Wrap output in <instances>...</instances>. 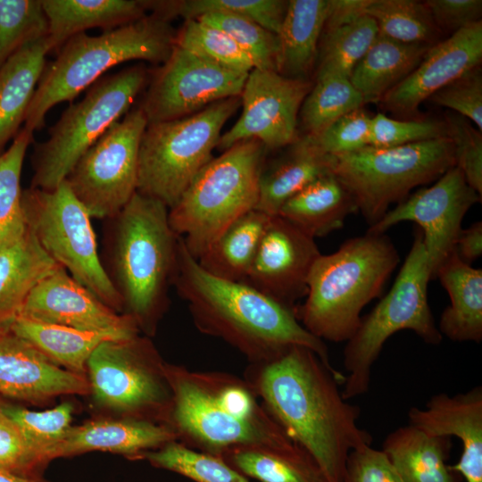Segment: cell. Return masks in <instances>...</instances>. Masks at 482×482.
I'll return each instance as SVG.
<instances>
[{"label": "cell", "instance_id": "1", "mask_svg": "<svg viewBox=\"0 0 482 482\" xmlns=\"http://www.w3.org/2000/svg\"><path fill=\"white\" fill-rule=\"evenodd\" d=\"M244 378L328 482H342L352 450L371 445L370 434L357 424L359 407L339 390L345 377L311 349L294 345L270 361L250 363Z\"/></svg>", "mask_w": 482, "mask_h": 482}, {"label": "cell", "instance_id": "2", "mask_svg": "<svg viewBox=\"0 0 482 482\" xmlns=\"http://www.w3.org/2000/svg\"><path fill=\"white\" fill-rule=\"evenodd\" d=\"M172 287L187 303L195 328L226 342L249 363L270 361L291 346L301 345L335 370L324 341L302 326L294 309L245 282L207 272L180 237Z\"/></svg>", "mask_w": 482, "mask_h": 482}, {"label": "cell", "instance_id": "3", "mask_svg": "<svg viewBox=\"0 0 482 482\" xmlns=\"http://www.w3.org/2000/svg\"><path fill=\"white\" fill-rule=\"evenodd\" d=\"M172 403L168 420L177 441L220 457L232 448L295 451V443L245 378L165 362ZM303 448V447H302Z\"/></svg>", "mask_w": 482, "mask_h": 482}, {"label": "cell", "instance_id": "4", "mask_svg": "<svg viewBox=\"0 0 482 482\" xmlns=\"http://www.w3.org/2000/svg\"><path fill=\"white\" fill-rule=\"evenodd\" d=\"M100 254L123 313L140 333L154 336L170 305L179 237L169 222V208L136 192L114 216L104 220Z\"/></svg>", "mask_w": 482, "mask_h": 482}, {"label": "cell", "instance_id": "5", "mask_svg": "<svg viewBox=\"0 0 482 482\" xmlns=\"http://www.w3.org/2000/svg\"><path fill=\"white\" fill-rule=\"evenodd\" d=\"M398 262L384 234L366 233L320 254L308 276L305 301L295 308L297 320L322 341L347 342L361 324L362 309L381 294Z\"/></svg>", "mask_w": 482, "mask_h": 482}, {"label": "cell", "instance_id": "6", "mask_svg": "<svg viewBox=\"0 0 482 482\" xmlns=\"http://www.w3.org/2000/svg\"><path fill=\"white\" fill-rule=\"evenodd\" d=\"M176 33L170 21L151 12L98 36L86 32L73 36L54 61L46 63L23 128L32 133L41 129L52 107L71 103L115 65L133 60L163 63L175 45Z\"/></svg>", "mask_w": 482, "mask_h": 482}, {"label": "cell", "instance_id": "7", "mask_svg": "<svg viewBox=\"0 0 482 482\" xmlns=\"http://www.w3.org/2000/svg\"><path fill=\"white\" fill-rule=\"evenodd\" d=\"M267 153L254 138L233 145L213 157L169 209L171 229L196 260L232 222L255 209Z\"/></svg>", "mask_w": 482, "mask_h": 482}, {"label": "cell", "instance_id": "8", "mask_svg": "<svg viewBox=\"0 0 482 482\" xmlns=\"http://www.w3.org/2000/svg\"><path fill=\"white\" fill-rule=\"evenodd\" d=\"M430 279L423 236L418 229L391 289L362 318L358 329L346 342L343 362L348 375L341 391L345 400L368 391L372 365L386 341L395 333L409 329L427 344L438 345L442 341L428 301Z\"/></svg>", "mask_w": 482, "mask_h": 482}, {"label": "cell", "instance_id": "9", "mask_svg": "<svg viewBox=\"0 0 482 482\" xmlns=\"http://www.w3.org/2000/svg\"><path fill=\"white\" fill-rule=\"evenodd\" d=\"M150 71L137 63L99 79L84 98L71 104L31 156L32 188L52 190L66 179L83 154L131 108L147 86Z\"/></svg>", "mask_w": 482, "mask_h": 482}, {"label": "cell", "instance_id": "10", "mask_svg": "<svg viewBox=\"0 0 482 482\" xmlns=\"http://www.w3.org/2000/svg\"><path fill=\"white\" fill-rule=\"evenodd\" d=\"M240 106V96H235L184 118L147 124L139 145L137 192L174 206L213 158L224 124Z\"/></svg>", "mask_w": 482, "mask_h": 482}, {"label": "cell", "instance_id": "11", "mask_svg": "<svg viewBox=\"0 0 482 482\" xmlns=\"http://www.w3.org/2000/svg\"><path fill=\"white\" fill-rule=\"evenodd\" d=\"M455 165L445 137L395 147L367 145L334 156L332 172L353 197L370 226L411 189L439 179Z\"/></svg>", "mask_w": 482, "mask_h": 482}, {"label": "cell", "instance_id": "12", "mask_svg": "<svg viewBox=\"0 0 482 482\" xmlns=\"http://www.w3.org/2000/svg\"><path fill=\"white\" fill-rule=\"evenodd\" d=\"M165 362L145 335L102 343L87 362L95 405L112 417L167 425L172 395Z\"/></svg>", "mask_w": 482, "mask_h": 482}, {"label": "cell", "instance_id": "13", "mask_svg": "<svg viewBox=\"0 0 482 482\" xmlns=\"http://www.w3.org/2000/svg\"><path fill=\"white\" fill-rule=\"evenodd\" d=\"M27 227L78 282L119 313L121 300L103 267L91 216L64 180L52 190H22Z\"/></svg>", "mask_w": 482, "mask_h": 482}, {"label": "cell", "instance_id": "14", "mask_svg": "<svg viewBox=\"0 0 482 482\" xmlns=\"http://www.w3.org/2000/svg\"><path fill=\"white\" fill-rule=\"evenodd\" d=\"M146 118L131 108L78 160L64 179L91 218L117 214L137 189L138 152Z\"/></svg>", "mask_w": 482, "mask_h": 482}, {"label": "cell", "instance_id": "15", "mask_svg": "<svg viewBox=\"0 0 482 482\" xmlns=\"http://www.w3.org/2000/svg\"><path fill=\"white\" fill-rule=\"evenodd\" d=\"M247 76L174 45L168 59L150 72L138 106L147 124L184 118L215 102L240 96Z\"/></svg>", "mask_w": 482, "mask_h": 482}, {"label": "cell", "instance_id": "16", "mask_svg": "<svg viewBox=\"0 0 482 482\" xmlns=\"http://www.w3.org/2000/svg\"><path fill=\"white\" fill-rule=\"evenodd\" d=\"M480 199L481 195L470 187L461 170L454 165L433 185L419 189L387 211L367 233L383 235L399 222L416 223L421 229L433 279L454 252L464 215Z\"/></svg>", "mask_w": 482, "mask_h": 482}, {"label": "cell", "instance_id": "17", "mask_svg": "<svg viewBox=\"0 0 482 482\" xmlns=\"http://www.w3.org/2000/svg\"><path fill=\"white\" fill-rule=\"evenodd\" d=\"M312 87L310 80L253 68L240 95L241 115L221 134L217 148L223 152L250 138L262 142L267 151L290 145L299 137V112Z\"/></svg>", "mask_w": 482, "mask_h": 482}, {"label": "cell", "instance_id": "18", "mask_svg": "<svg viewBox=\"0 0 482 482\" xmlns=\"http://www.w3.org/2000/svg\"><path fill=\"white\" fill-rule=\"evenodd\" d=\"M314 239L283 217L271 215L243 282L295 311L321 254Z\"/></svg>", "mask_w": 482, "mask_h": 482}, {"label": "cell", "instance_id": "19", "mask_svg": "<svg viewBox=\"0 0 482 482\" xmlns=\"http://www.w3.org/2000/svg\"><path fill=\"white\" fill-rule=\"evenodd\" d=\"M19 317L87 331L140 334L130 316L106 305L62 266L34 287Z\"/></svg>", "mask_w": 482, "mask_h": 482}, {"label": "cell", "instance_id": "20", "mask_svg": "<svg viewBox=\"0 0 482 482\" xmlns=\"http://www.w3.org/2000/svg\"><path fill=\"white\" fill-rule=\"evenodd\" d=\"M482 61V21L431 46L420 64L380 101L396 115L413 116L422 102Z\"/></svg>", "mask_w": 482, "mask_h": 482}, {"label": "cell", "instance_id": "21", "mask_svg": "<svg viewBox=\"0 0 482 482\" xmlns=\"http://www.w3.org/2000/svg\"><path fill=\"white\" fill-rule=\"evenodd\" d=\"M0 395L38 404L89 395V384L87 376L60 367L7 328L0 330Z\"/></svg>", "mask_w": 482, "mask_h": 482}, {"label": "cell", "instance_id": "22", "mask_svg": "<svg viewBox=\"0 0 482 482\" xmlns=\"http://www.w3.org/2000/svg\"><path fill=\"white\" fill-rule=\"evenodd\" d=\"M409 424L428 434L456 436L462 452L458 462L449 465L466 482H482V387L477 386L465 393L433 395L420 409L408 412Z\"/></svg>", "mask_w": 482, "mask_h": 482}, {"label": "cell", "instance_id": "23", "mask_svg": "<svg viewBox=\"0 0 482 482\" xmlns=\"http://www.w3.org/2000/svg\"><path fill=\"white\" fill-rule=\"evenodd\" d=\"M177 441L167 425L136 419L102 417L71 426L46 454L48 462L89 452H107L137 461L147 451Z\"/></svg>", "mask_w": 482, "mask_h": 482}, {"label": "cell", "instance_id": "24", "mask_svg": "<svg viewBox=\"0 0 482 482\" xmlns=\"http://www.w3.org/2000/svg\"><path fill=\"white\" fill-rule=\"evenodd\" d=\"M334 156L316 138L299 137L286 152L262 168L255 209L277 215L283 204L315 179L332 172Z\"/></svg>", "mask_w": 482, "mask_h": 482}, {"label": "cell", "instance_id": "25", "mask_svg": "<svg viewBox=\"0 0 482 482\" xmlns=\"http://www.w3.org/2000/svg\"><path fill=\"white\" fill-rule=\"evenodd\" d=\"M48 21L50 52H58L73 36L88 29L104 31L137 21L148 11L147 0H42Z\"/></svg>", "mask_w": 482, "mask_h": 482}, {"label": "cell", "instance_id": "26", "mask_svg": "<svg viewBox=\"0 0 482 482\" xmlns=\"http://www.w3.org/2000/svg\"><path fill=\"white\" fill-rule=\"evenodd\" d=\"M60 266L28 227L0 247V330L9 328L34 287Z\"/></svg>", "mask_w": 482, "mask_h": 482}, {"label": "cell", "instance_id": "27", "mask_svg": "<svg viewBox=\"0 0 482 482\" xmlns=\"http://www.w3.org/2000/svg\"><path fill=\"white\" fill-rule=\"evenodd\" d=\"M451 303L441 314L438 330L455 342L482 340V270L463 262L455 251L437 270Z\"/></svg>", "mask_w": 482, "mask_h": 482}, {"label": "cell", "instance_id": "28", "mask_svg": "<svg viewBox=\"0 0 482 482\" xmlns=\"http://www.w3.org/2000/svg\"><path fill=\"white\" fill-rule=\"evenodd\" d=\"M328 0H289L278 33L277 72L309 80L317 62L327 17Z\"/></svg>", "mask_w": 482, "mask_h": 482}, {"label": "cell", "instance_id": "29", "mask_svg": "<svg viewBox=\"0 0 482 482\" xmlns=\"http://www.w3.org/2000/svg\"><path fill=\"white\" fill-rule=\"evenodd\" d=\"M46 37L24 46L0 69V155L24 123L46 63Z\"/></svg>", "mask_w": 482, "mask_h": 482}, {"label": "cell", "instance_id": "30", "mask_svg": "<svg viewBox=\"0 0 482 482\" xmlns=\"http://www.w3.org/2000/svg\"><path fill=\"white\" fill-rule=\"evenodd\" d=\"M353 212H358L353 197L331 172L290 197L278 215L315 238L342 228L346 217Z\"/></svg>", "mask_w": 482, "mask_h": 482}, {"label": "cell", "instance_id": "31", "mask_svg": "<svg viewBox=\"0 0 482 482\" xmlns=\"http://www.w3.org/2000/svg\"><path fill=\"white\" fill-rule=\"evenodd\" d=\"M451 437L428 434L412 425L391 432L382 450L403 482H458L446 461Z\"/></svg>", "mask_w": 482, "mask_h": 482}, {"label": "cell", "instance_id": "32", "mask_svg": "<svg viewBox=\"0 0 482 482\" xmlns=\"http://www.w3.org/2000/svg\"><path fill=\"white\" fill-rule=\"evenodd\" d=\"M431 46L401 43L378 33L349 81L361 94L364 104L380 103L414 71Z\"/></svg>", "mask_w": 482, "mask_h": 482}, {"label": "cell", "instance_id": "33", "mask_svg": "<svg viewBox=\"0 0 482 482\" xmlns=\"http://www.w3.org/2000/svg\"><path fill=\"white\" fill-rule=\"evenodd\" d=\"M60 367L87 376V362L102 343L137 335L123 331H87L18 317L9 327Z\"/></svg>", "mask_w": 482, "mask_h": 482}, {"label": "cell", "instance_id": "34", "mask_svg": "<svg viewBox=\"0 0 482 482\" xmlns=\"http://www.w3.org/2000/svg\"><path fill=\"white\" fill-rule=\"evenodd\" d=\"M271 215L253 209L232 222L197 259L209 273L243 282Z\"/></svg>", "mask_w": 482, "mask_h": 482}, {"label": "cell", "instance_id": "35", "mask_svg": "<svg viewBox=\"0 0 482 482\" xmlns=\"http://www.w3.org/2000/svg\"><path fill=\"white\" fill-rule=\"evenodd\" d=\"M220 458L244 477L260 482H328L302 447L295 451L238 447L225 451Z\"/></svg>", "mask_w": 482, "mask_h": 482}, {"label": "cell", "instance_id": "36", "mask_svg": "<svg viewBox=\"0 0 482 482\" xmlns=\"http://www.w3.org/2000/svg\"><path fill=\"white\" fill-rule=\"evenodd\" d=\"M378 33L375 21L367 14L336 28L323 29L315 78L337 76L349 79Z\"/></svg>", "mask_w": 482, "mask_h": 482}, {"label": "cell", "instance_id": "37", "mask_svg": "<svg viewBox=\"0 0 482 482\" xmlns=\"http://www.w3.org/2000/svg\"><path fill=\"white\" fill-rule=\"evenodd\" d=\"M287 2L285 0L150 1L149 10L169 21L178 16L189 20L212 12L229 13L252 20L278 35Z\"/></svg>", "mask_w": 482, "mask_h": 482}, {"label": "cell", "instance_id": "38", "mask_svg": "<svg viewBox=\"0 0 482 482\" xmlns=\"http://www.w3.org/2000/svg\"><path fill=\"white\" fill-rule=\"evenodd\" d=\"M363 104L361 94L349 79L337 76L316 79L299 112L303 135L317 137L337 120Z\"/></svg>", "mask_w": 482, "mask_h": 482}, {"label": "cell", "instance_id": "39", "mask_svg": "<svg viewBox=\"0 0 482 482\" xmlns=\"http://www.w3.org/2000/svg\"><path fill=\"white\" fill-rule=\"evenodd\" d=\"M364 13L375 21L378 34L401 43L432 45L440 32L424 2L370 0Z\"/></svg>", "mask_w": 482, "mask_h": 482}, {"label": "cell", "instance_id": "40", "mask_svg": "<svg viewBox=\"0 0 482 482\" xmlns=\"http://www.w3.org/2000/svg\"><path fill=\"white\" fill-rule=\"evenodd\" d=\"M33 135L22 127L0 155V247L22 235L27 229L21 177Z\"/></svg>", "mask_w": 482, "mask_h": 482}, {"label": "cell", "instance_id": "41", "mask_svg": "<svg viewBox=\"0 0 482 482\" xmlns=\"http://www.w3.org/2000/svg\"><path fill=\"white\" fill-rule=\"evenodd\" d=\"M0 410L17 426L38 464H49L46 454L71 426L74 404L63 402L54 408L33 411L0 400Z\"/></svg>", "mask_w": 482, "mask_h": 482}, {"label": "cell", "instance_id": "42", "mask_svg": "<svg viewBox=\"0 0 482 482\" xmlns=\"http://www.w3.org/2000/svg\"><path fill=\"white\" fill-rule=\"evenodd\" d=\"M137 461H145L154 468L177 473L195 482H250L221 458L190 449L178 441L145 452Z\"/></svg>", "mask_w": 482, "mask_h": 482}, {"label": "cell", "instance_id": "43", "mask_svg": "<svg viewBox=\"0 0 482 482\" xmlns=\"http://www.w3.org/2000/svg\"><path fill=\"white\" fill-rule=\"evenodd\" d=\"M42 0H0V69L27 44L47 36Z\"/></svg>", "mask_w": 482, "mask_h": 482}, {"label": "cell", "instance_id": "44", "mask_svg": "<svg viewBox=\"0 0 482 482\" xmlns=\"http://www.w3.org/2000/svg\"><path fill=\"white\" fill-rule=\"evenodd\" d=\"M175 45L229 69L249 73L254 68L229 36L198 19L184 20L176 33Z\"/></svg>", "mask_w": 482, "mask_h": 482}, {"label": "cell", "instance_id": "45", "mask_svg": "<svg viewBox=\"0 0 482 482\" xmlns=\"http://www.w3.org/2000/svg\"><path fill=\"white\" fill-rule=\"evenodd\" d=\"M228 36L250 57L254 68L277 71L279 39L275 34L245 17L212 12L197 18Z\"/></svg>", "mask_w": 482, "mask_h": 482}, {"label": "cell", "instance_id": "46", "mask_svg": "<svg viewBox=\"0 0 482 482\" xmlns=\"http://www.w3.org/2000/svg\"><path fill=\"white\" fill-rule=\"evenodd\" d=\"M444 122L446 136L453 145L455 166L461 170L470 187L481 195L482 131L455 112H447Z\"/></svg>", "mask_w": 482, "mask_h": 482}, {"label": "cell", "instance_id": "47", "mask_svg": "<svg viewBox=\"0 0 482 482\" xmlns=\"http://www.w3.org/2000/svg\"><path fill=\"white\" fill-rule=\"evenodd\" d=\"M444 121L434 120H395L382 112L372 116L370 145L395 147L445 137Z\"/></svg>", "mask_w": 482, "mask_h": 482}, {"label": "cell", "instance_id": "48", "mask_svg": "<svg viewBox=\"0 0 482 482\" xmlns=\"http://www.w3.org/2000/svg\"><path fill=\"white\" fill-rule=\"evenodd\" d=\"M434 104L454 111L482 131L481 66L467 71L428 98Z\"/></svg>", "mask_w": 482, "mask_h": 482}, {"label": "cell", "instance_id": "49", "mask_svg": "<svg viewBox=\"0 0 482 482\" xmlns=\"http://www.w3.org/2000/svg\"><path fill=\"white\" fill-rule=\"evenodd\" d=\"M371 119L362 108L354 110L333 122L315 137L316 141L332 156L363 148L370 145Z\"/></svg>", "mask_w": 482, "mask_h": 482}, {"label": "cell", "instance_id": "50", "mask_svg": "<svg viewBox=\"0 0 482 482\" xmlns=\"http://www.w3.org/2000/svg\"><path fill=\"white\" fill-rule=\"evenodd\" d=\"M0 470L29 478L43 477L44 472L17 426L1 410Z\"/></svg>", "mask_w": 482, "mask_h": 482}, {"label": "cell", "instance_id": "51", "mask_svg": "<svg viewBox=\"0 0 482 482\" xmlns=\"http://www.w3.org/2000/svg\"><path fill=\"white\" fill-rule=\"evenodd\" d=\"M342 482H403V480L383 450L365 445L349 453Z\"/></svg>", "mask_w": 482, "mask_h": 482}, {"label": "cell", "instance_id": "52", "mask_svg": "<svg viewBox=\"0 0 482 482\" xmlns=\"http://www.w3.org/2000/svg\"><path fill=\"white\" fill-rule=\"evenodd\" d=\"M424 3L439 31L454 33L481 21V0H427Z\"/></svg>", "mask_w": 482, "mask_h": 482}, {"label": "cell", "instance_id": "53", "mask_svg": "<svg viewBox=\"0 0 482 482\" xmlns=\"http://www.w3.org/2000/svg\"><path fill=\"white\" fill-rule=\"evenodd\" d=\"M370 0H328V12L323 29L336 28L365 14Z\"/></svg>", "mask_w": 482, "mask_h": 482}, {"label": "cell", "instance_id": "54", "mask_svg": "<svg viewBox=\"0 0 482 482\" xmlns=\"http://www.w3.org/2000/svg\"><path fill=\"white\" fill-rule=\"evenodd\" d=\"M455 253L466 263L470 264L482 254V222L477 221L461 229L455 243Z\"/></svg>", "mask_w": 482, "mask_h": 482}, {"label": "cell", "instance_id": "55", "mask_svg": "<svg viewBox=\"0 0 482 482\" xmlns=\"http://www.w3.org/2000/svg\"><path fill=\"white\" fill-rule=\"evenodd\" d=\"M0 482H51L44 477L29 478L0 470Z\"/></svg>", "mask_w": 482, "mask_h": 482}]
</instances>
